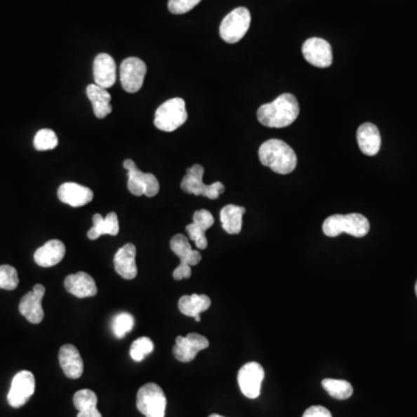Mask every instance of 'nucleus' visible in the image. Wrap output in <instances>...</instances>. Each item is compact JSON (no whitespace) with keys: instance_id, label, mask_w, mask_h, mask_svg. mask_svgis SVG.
Returning <instances> with one entry per match:
<instances>
[{"instance_id":"nucleus-1","label":"nucleus","mask_w":417,"mask_h":417,"mask_svg":"<svg viewBox=\"0 0 417 417\" xmlns=\"http://www.w3.org/2000/svg\"><path fill=\"white\" fill-rule=\"evenodd\" d=\"M298 100L293 94L284 93L272 102L265 103L258 110V122L268 128H286L299 116Z\"/></svg>"},{"instance_id":"nucleus-2","label":"nucleus","mask_w":417,"mask_h":417,"mask_svg":"<svg viewBox=\"0 0 417 417\" xmlns=\"http://www.w3.org/2000/svg\"><path fill=\"white\" fill-rule=\"evenodd\" d=\"M258 158L262 165L282 176L293 172L298 162L291 146L279 139H269L263 143L258 149Z\"/></svg>"},{"instance_id":"nucleus-3","label":"nucleus","mask_w":417,"mask_h":417,"mask_svg":"<svg viewBox=\"0 0 417 417\" xmlns=\"http://www.w3.org/2000/svg\"><path fill=\"white\" fill-rule=\"evenodd\" d=\"M324 235L335 238L342 233H348L355 238H363L370 231V222L361 213L334 215L328 217L322 224Z\"/></svg>"},{"instance_id":"nucleus-4","label":"nucleus","mask_w":417,"mask_h":417,"mask_svg":"<svg viewBox=\"0 0 417 417\" xmlns=\"http://www.w3.org/2000/svg\"><path fill=\"white\" fill-rule=\"evenodd\" d=\"M187 119L188 114L185 110V100L181 98H173L162 103L156 110L154 126L161 131L172 133L183 126Z\"/></svg>"},{"instance_id":"nucleus-5","label":"nucleus","mask_w":417,"mask_h":417,"mask_svg":"<svg viewBox=\"0 0 417 417\" xmlns=\"http://www.w3.org/2000/svg\"><path fill=\"white\" fill-rule=\"evenodd\" d=\"M252 17L246 7H238L227 14L219 27V34L226 44H234L249 32Z\"/></svg>"},{"instance_id":"nucleus-6","label":"nucleus","mask_w":417,"mask_h":417,"mask_svg":"<svg viewBox=\"0 0 417 417\" xmlns=\"http://www.w3.org/2000/svg\"><path fill=\"white\" fill-rule=\"evenodd\" d=\"M204 168L201 165H194L187 169L185 176L181 183V189L187 194L208 197L210 199H217L223 192H225V187L222 183H215L206 185L203 183Z\"/></svg>"},{"instance_id":"nucleus-7","label":"nucleus","mask_w":417,"mask_h":417,"mask_svg":"<svg viewBox=\"0 0 417 417\" xmlns=\"http://www.w3.org/2000/svg\"><path fill=\"white\" fill-rule=\"evenodd\" d=\"M136 404L145 417H165L167 399L159 385L149 383L139 388Z\"/></svg>"},{"instance_id":"nucleus-8","label":"nucleus","mask_w":417,"mask_h":417,"mask_svg":"<svg viewBox=\"0 0 417 417\" xmlns=\"http://www.w3.org/2000/svg\"><path fill=\"white\" fill-rule=\"evenodd\" d=\"M123 167L128 171V189L133 195L154 197L159 192V181L156 176L142 172L133 160H124Z\"/></svg>"},{"instance_id":"nucleus-9","label":"nucleus","mask_w":417,"mask_h":417,"mask_svg":"<svg viewBox=\"0 0 417 417\" xmlns=\"http://www.w3.org/2000/svg\"><path fill=\"white\" fill-rule=\"evenodd\" d=\"M146 64L138 57H129L123 60L119 67V79L123 90L128 93L138 92L145 79Z\"/></svg>"},{"instance_id":"nucleus-10","label":"nucleus","mask_w":417,"mask_h":417,"mask_svg":"<svg viewBox=\"0 0 417 417\" xmlns=\"http://www.w3.org/2000/svg\"><path fill=\"white\" fill-rule=\"evenodd\" d=\"M35 392V377L29 371H20L14 376L7 401L11 407L20 408L26 404Z\"/></svg>"},{"instance_id":"nucleus-11","label":"nucleus","mask_w":417,"mask_h":417,"mask_svg":"<svg viewBox=\"0 0 417 417\" xmlns=\"http://www.w3.org/2000/svg\"><path fill=\"white\" fill-rule=\"evenodd\" d=\"M265 379V370L256 362L244 365L238 373L239 388L249 399H256L261 394L262 381Z\"/></svg>"},{"instance_id":"nucleus-12","label":"nucleus","mask_w":417,"mask_h":417,"mask_svg":"<svg viewBox=\"0 0 417 417\" xmlns=\"http://www.w3.org/2000/svg\"><path fill=\"white\" fill-rule=\"evenodd\" d=\"M208 347V340L197 333H189L187 336H178L176 345L173 348V355L178 361L189 363L194 361L199 351Z\"/></svg>"},{"instance_id":"nucleus-13","label":"nucleus","mask_w":417,"mask_h":417,"mask_svg":"<svg viewBox=\"0 0 417 417\" xmlns=\"http://www.w3.org/2000/svg\"><path fill=\"white\" fill-rule=\"evenodd\" d=\"M303 56L308 63L317 67H329L333 63V51L327 41L312 37L303 44Z\"/></svg>"},{"instance_id":"nucleus-14","label":"nucleus","mask_w":417,"mask_h":417,"mask_svg":"<svg viewBox=\"0 0 417 417\" xmlns=\"http://www.w3.org/2000/svg\"><path fill=\"white\" fill-rule=\"evenodd\" d=\"M46 293V288L42 284H37L32 291L23 296L19 305L21 315L30 324H40L44 318V311L42 308V299Z\"/></svg>"},{"instance_id":"nucleus-15","label":"nucleus","mask_w":417,"mask_h":417,"mask_svg":"<svg viewBox=\"0 0 417 417\" xmlns=\"http://www.w3.org/2000/svg\"><path fill=\"white\" fill-rule=\"evenodd\" d=\"M215 224V218L211 212L208 210H197L192 216V223L185 227L189 238L195 242L199 249H206L208 247L206 232Z\"/></svg>"},{"instance_id":"nucleus-16","label":"nucleus","mask_w":417,"mask_h":417,"mask_svg":"<svg viewBox=\"0 0 417 417\" xmlns=\"http://www.w3.org/2000/svg\"><path fill=\"white\" fill-rule=\"evenodd\" d=\"M57 196L60 202L64 204L73 206V208H80V206H86L92 202L94 194L90 188L85 185H78L74 183H65L60 185L57 192Z\"/></svg>"},{"instance_id":"nucleus-17","label":"nucleus","mask_w":417,"mask_h":417,"mask_svg":"<svg viewBox=\"0 0 417 417\" xmlns=\"http://www.w3.org/2000/svg\"><path fill=\"white\" fill-rule=\"evenodd\" d=\"M94 81L102 88L113 87L116 83V63L113 57L108 53H99L93 65Z\"/></svg>"},{"instance_id":"nucleus-18","label":"nucleus","mask_w":417,"mask_h":417,"mask_svg":"<svg viewBox=\"0 0 417 417\" xmlns=\"http://www.w3.org/2000/svg\"><path fill=\"white\" fill-rule=\"evenodd\" d=\"M136 246L126 244L114 256V267L117 274L124 279H133L138 274L136 265Z\"/></svg>"},{"instance_id":"nucleus-19","label":"nucleus","mask_w":417,"mask_h":417,"mask_svg":"<svg viewBox=\"0 0 417 417\" xmlns=\"http://www.w3.org/2000/svg\"><path fill=\"white\" fill-rule=\"evenodd\" d=\"M67 291L77 298H88L98 293L95 281L87 272H79L67 276L64 282Z\"/></svg>"},{"instance_id":"nucleus-20","label":"nucleus","mask_w":417,"mask_h":417,"mask_svg":"<svg viewBox=\"0 0 417 417\" xmlns=\"http://www.w3.org/2000/svg\"><path fill=\"white\" fill-rule=\"evenodd\" d=\"M67 253L65 245L60 240L53 239L46 242L42 247L37 249L34 253V260L37 265L42 268H49L53 265H58Z\"/></svg>"},{"instance_id":"nucleus-21","label":"nucleus","mask_w":417,"mask_h":417,"mask_svg":"<svg viewBox=\"0 0 417 417\" xmlns=\"http://www.w3.org/2000/svg\"><path fill=\"white\" fill-rule=\"evenodd\" d=\"M60 365L64 374L70 379H78L84 372L83 358L74 345H64L58 354Z\"/></svg>"},{"instance_id":"nucleus-22","label":"nucleus","mask_w":417,"mask_h":417,"mask_svg":"<svg viewBox=\"0 0 417 417\" xmlns=\"http://www.w3.org/2000/svg\"><path fill=\"white\" fill-rule=\"evenodd\" d=\"M357 143L362 153L373 157L379 152L381 137L379 129L373 123H364L357 130Z\"/></svg>"},{"instance_id":"nucleus-23","label":"nucleus","mask_w":417,"mask_h":417,"mask_svg":"<svg viewBox=\"0 0 417 417\" xmlns=\"http://www.w3.org/2000/svg\"><path fill=\"white\" fill-rule=\"evenodd\" d=\"M86 93L92 102L94 115L98 119H105L113 112V107L110 105L112 95L106 88L98 86L95 84H91L87 86Z\"/></svg>"},{"instance_id":"nucleus-24","label":"nucleus","mask_w":417,"mask_h":417,"mask_svg":"<svg viewBox=\"0 0 417 417\" xmlns=\"http://www.w3.org/2000/svg\"><path fill=\"white\" fill-rule=\"evenodd\" d=\"M171 249L179 256L180 263L192 265H199L202 260V255L199 251H194L190 246L189 239L183 234H176L171 239Z\"/></svg>"},{"instance_id":"nucleus-25","label":"nucleus","mask_w":417,"mask_h":417,"mask_svg":"<svg viewBox=\"0 0 417 417\" xmlns=\"http://www.w3.org/2000/svg\"><path fill=\"white\" fill-rule=\"evenodd\" d=\"M94 226L87 233V237L91 240H96L101 235H117L119 232V223L115 212H110L106 217H102L100 213L93 216Z\"/></svg>"},{"instance_id":"nucleus-26","label":"nucleus","mask_w":417,"mask_h":417,"mask_svg":"<svg viewBox=\"0 0 417 417\" xmlns=\"http://www.w3.org/2000/svg\"><path fill=\"white\" fill-rule=\"evenodd\" d=\"M73 404L78 409L77 417H102L98 411V397L91 390H80L73 397Z\"/></svg>"},{"instance_id":"nucleus-27","label":"nucleus","mask_w":417,"mask_h":417,"mask_svg":"<svg viewBox=\"0 0 417 417\" xmlns=\"http://www.w3.org/2000/svg\"><path fill=\"white\" fill-rule=\"evenodd\" d=\"M244 206L229 204L224 206L220 211V222L223 229L229 234H239L242 229V217L245 215Z\"/></svg>"},{"instance_id":"nucleus-28","label":"nucleus","mask_w":417,"mask_h":417,"mask_svg":"<svg viewBox=\"0 0 417 417\" xmlns=\"http://www.w3.org/2000/svg\"><path fill=\"white\" fill-rule=\"evenodd\" d=\"M211 306V299L206 295H194L183 296L179 300V310L183 315L187 317L196 318L199 317L202 312L208 310Z\"/></svg>"},{"instance_id":"nucleus-29","label":"nucleus","mask_w":417,"mask_h":417,"mask_svg":"<svg viewBox=\"0 0 417 417\" xmlns=\"http://www.w3.org/2000/svg\"><path fill=\"white\" fill-rule=\"evenodd\" d=\"M322 388L331 397L338 400H347L354 393L352 385L349 381L342 380V379H331V378L324 379Z\"/></svg>"},{"instance_id":"nucleus-30","label":"nucleus","mask_w":417,"mask_h":417,"mask_svg":"<svg viewBox=\"0 0 417 417\" xmlns=\"http://www.w3.org/2000/svg\"><path fill=\"white\" fill-rule=\"evenodd\" d=\"M57 145H58V137L53 130L41 129L34 138V146L37 151L56 149Z\"/></svg>"},{"instance_id":"nucleus-31","label":"nucleus","mask_w":417,"mask_h":417,"mask_svg":"<svg viewBox=\"0 0 417 417\" xmlns=\"http://www.w3.org/2000/svg\"><path fill=\"white\" fill-rule=\"evenodd\" d=\"M133 324H135V320L133 315L126 312L119 313L113 319L112 328H113L114 335L117 338H124L128 333L133 331Z\"/></svg>"},{"instance_id":"nucleus-32","label":"nucleus","mask_w":417,"mask_h":417,"mask_svg":"<svg viewBox=\"0 0 417 417\" xmlns=\"http://www.w3.org/2000/svg\"><path fill=\"white\" fill-rule=\"evenodd\" d=\"M154 349L152 340L150 338H137L136 341H133L131 348H130V356L135 362H142L146 356H149Z\"/></svg>"},{"instance_id":"nucleus-33","label":"nucleus","mask_w":417,"mask_h":417,"mask_svg":"<svg viewBox=\"0 0 417 417\" xmlns=\"http://www.w3.org/2000/svg\"><path fill=\"white\" fill-rule=\"evenodd\" d=\"M19 285V275L17 269L12 265H0V289L4 290H15Z\"/></svg>"},{"instance_id":"nucleus-34","label":"nucleus","mask_w":417,"mask_h":417,"mask_svg":"<svg viewBox=\"0 0 417 417\" xmlns=\"http://www.w3.org/2000/svg\"><path fill=\"white\" fill-rule=\"evenodd\" d=\"M202 0H168V10L173 14L188 13Z\"/></svg>"},{"instance_id":"nucleus-35","label":"nucleus","mask_w":417,"mask_h":417,"mask_svg":"<svg viewBox=\"0 0 417 417\" xmlns=\"http://www.w3.org/2000/svg\"><path fill=\"white\" fill-rule=\"evenodd\" d=\"M303 417H333L331 411L322 406H312L305 411Z\"/></svg>"},{"instance_id":"nucleus-36","label":"nucleus","mask_w":417,"mask_h":417,"mask_svg":"<svg viewBox=\"0 0 417 417\" xmlns=\"http://www.w3.org/2000/svg\"><path fill=\"white\" fill-rule=\"evenodd\" d=\"M190 276H192V267L188 265H183V263H180L176 267V270L173 272V277L176 281H181V279L189 278Z\"/></svg>"},{"instance_id":"nucleus-37","label":"nucleus","mask_w":417,"mask_h":417,"mask_svg":"<svg viewBox=\"0 0 417 417\" xmlns=\"http://www.w3.org/2000/svg\"><path fill=\"white\" fill-rule=\"evenodd\" d=\"M208 417H224V416H222V415H218V414H211Z\"/></svg>"},{"instance_id":"nucleus-38","label":"nucleus","mask_w":417,"mask_h":417,"mask_svg":"<svg viewBox=\"0 0 417 417\" xmlns=\"http://www.w3.org/2000/svg\"><path fill=\"white\" fill-rule=\"evenodd\" d=\"M195 320H196V322H201V317H199H199H196V318H195Z\"/></svg>"},{"instance_id":"nucleus-39","label":"nucleus","mask_w":417,"mask_h":417,"mask_svg":"<svg viewBox=\"0 0 417 417\" xmlns=\"http://www.w3.org/2000/svg\"><path fill=\"white\" fill-rule=\"evenodd\" d=\"M415 292H416V296H417V282H416V285H415Z\"/></svg>"}]
</instances>
